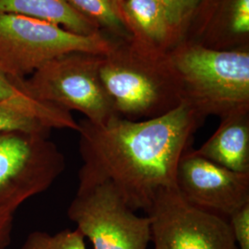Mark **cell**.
<instances>
[{"mask_svg":"<svg viewBox=\"0 0 249 249\" xmlns=\"http://www.w3.org/2000/svg\"><path fill=\"white\" fill-rule=\"evenodd\" d=\"M196 152L227 169L249 174V109L222 117L217 130Z\"/></svg>","mask_w":249,"mask_h":249,"instance_id":"30bf717a","label":"cell"},{"mask_svg":"<svg viewBox=\"0 0 249 249\" xmlns=\"http://www.w3.org/2000/svg\"><path fill=\"white\" fill-rule=\"evenodd\" d=\"M237 249H249V203L228 218Z\"/></svg>","mask_w":249,"mask_h":249,"instance_id":"ac0fdd59","label":"cell"},{"mask_svg":"<svg viewBox=\"0 0 249 249\" xmlns=\"http://www.w3.org/2000/svg\"><path fill=\"white\" fill-rule=\"evenodd\" d=\"M65 167L64 154L49 135L0 132V210L14 213L29 198L51 187Z\"/></svg>","mask_w":249,"mask_h":249,"instance_id":"8992f818","label":"cell"},{"mask_svg":"<svg viewBox=\"0 0 249 249\" xmlns=\"http://www.w3.org/2000/svg\"><path fill=\"white\" fill-rule=\"evenodd\" d=\"M20 249H87L85 237L77 228L65 229L54 234L32 231Z\"/></svg>","mask_w":249,"mask_h":249,"instance_id":"5bb4252c","label":"cell"},{"mask_svg":"<svg viewBox=\"0 0 249 249\" xmlns=\"http://www.w3.org/2000/svg\"><path fill=\"white\" fill-rule=\"evenodd\" d=\"M121 16L137 35L151 43H162L171 27L161 0H124Z\"/></svg>","mask_w":249,"mask_h":249,"instance_id":"4fadbf2b","label":"cell"},{"mask_svg":"<svg viewBox=\"0 0 249 249\" xmlns=\"http://www.w3.org/2000/svg\"><path fill=\"white\" fill-rule=\"evenodd\" d=\"M14 213L0 210V249H7L11 242Z\"/></svg>","mask_w":249,"mask_h":249,"instance_id":"ffe728a7","label":"cell"},{"mask_svg":"<svg viewBox=\"0 0 249 249\" xmlns=\"http://www.w3.org/2000/svg\"><path fill=\"white\" fill-rule=\"evenodd\" d=\"M146 215L152 249H237L228 220L188 204L177 187L160 190Z\"/></svg>","mask_w":249,"mask_h":249,"instance_id":"ba28073f","label":"cell"},{"mask_svg":"<svg viewBox=\"0 0 249 249\" xmlns=\"http://www.w3.org/2000/svg\"><path fill=\"white\" fill-rule=\"evenodd\" d=\"M2 14L45 19L82 36L99 33V27L78 12L68 0H0Z\"/></svg>","mask_w":249,"mask_h":249,"instance_id":"7c38bea8","label":"cell"},{"mask_svg":"<svg viewBox=\"0 0 249 249\" xmlns=\"http://www.w3.org/2000/svg\"><path fill=\"white\" fill-rule=\"evenodd\" d=\"M113 1H114L115 6H116V10L118 11L119 15L121 16V9H122V6H123V4H124V0H113ZM121 18H122V16H121ZM122 19H123V18H122Z\"/></svg>","mask_w":249,"mask_h":249,"instance_id":"44dd1931","label":"cell"},{"mask_svg":"<svg viewBox=\"0 0 249 249\" xmlns=\"http://www.w3.org/2000/svg\"><path fill=\"white\" fill-rule=\"evenodd\" d=\"M74 52L108 56L115 46L100 32L82 36L41 18L0 15V71L9 76L26 79L45 63Z\"/></svg>","mask_w":249,"mask_h":249,"instance_id":"3957f363","label":"cell"},{"mask_svg":"<svg viewBox=\"0 0 249 249\" xmlns=\"http://www.w3.org/2000/svg\"><path fill=\"white\" fill-rule=\"evenodd\" d=\"M68 216L93 249H148L151 221L139 216L107 183L78 187Z\"/></svg>","mask_w":249,"mask_h":249,"instance_id":"52a82bcc","label":"cell"},{"mask_svg":"<svg viewBox=\"0 0 249 249\" xmlns=\"http://www.w3.org/2000/svg\"><path fill=\"white\" fill-rule=\"evenodd\" d=\"M170 27L181 25L193 12L200 0H161Z\"/></svg>","mask_w":249,"mask_h":249,"instance_id":"d6986e66","label":"cell"},{"mask_svg":"<svg viewBox=\"0 0 249 249\" xmlns=\"http://www.w3.org/2000/svg\"><path fill=\"white\" fill-rule=\"evenodd\" d=\"M22 130L49 135L51 129L34 116L13 107L0 105V132Z\"/></svg>","mask_w":249,"mask_h":249,"instance_id":"2e32d148","label":"cell"},{"mask_svg":"<svg viewBox=\"0 0 249 249\" xmlns=\"http://www.w3.org/2000/svg\"><path fill=\"white\" fill-rule=\"evenodd\" d=\"M100 77L117 115L124 118H153L183 102L181 82L169 61L114 53L104 57Z\"/></svg>","mask_w":249,"mask_h":249,"instance_id":"277c9868","label":"cell"},{"mask_svg":"<svg viewBox=\"0 0 249 249\" xmlns=\"http://www.w3.org/2000/svg\"><path fill=\"white\" fill-rule=\"evenodd\" d=\"M81 15L97 26L107 27L111 30H122L124 20L116 10L113 0H68Z\"/></svg>","mask_w":249,"mask_h":249,"instance_id":"9a60e30c","label":"cell"},{"mask_svg":"<svg viewBox=\"0 0 249 249\" xmlns=\"http://www.w3.org/2000/svg\"><path fill=\"white\" fill-rule=\"evenodd\" d=\"M176 186L188 204L227 220L249 203V174L221 166L192 147L178 161Z\"/></svg>","mask_w":249,"mask_h":249,"instance_id":"9c48e42d","label":"cell"},{"mask_svg":"<svg viewBox=\"0 0 249 249\" xmlns=\"http://www.w3.org/2000/svg\"><path fill=\"white\" fill-rule=\"evenodd\" d=\"M104 57L66 53L45 63L23 83L36 98L69 112L78 111L92 124H107L119 116L100 77Z\"/></svg>","mask_w":249,"mask_h":249,"instance_id":"5b68a950","label":"cell"},{"mask_svg":"<svg viewBox=\"0 0 249 249\" xmlns=\"http://www.w3.org/2000/svg\"><path fill=\"white\" fill-rule=\"evenodd\" d=\"M202 120L184 101L153 118L116 116L104 124L83 119L79 187L107 183L134 212L146 213L160 190L177 187L178 161Z\"/></svg>","mask_w":249,"mask_h":249,"instance_id":"6da1fadb","label":"cell"},{"mask_svg":"<svg viewBox=\"0 0 249 249\" xmlns=\"http://www.w3.org/2000/svg\"><path fill=\"white\" fill-rule=\"evenodd\" d=\"M226 25L232 35L245 36L249 32V0H229Z\"/></svg>","mask_w":249,"mask_h":249,"instance_id":"e0dca14e","label":"cell"},{"mask_svg":"<svg viewBox=\"0 0 249 249\" xmlns=\"http://www.w3.org/2000/svg\"><path fill=\"white\" fill-rule=\"evenodd\" d=\"M182 85L183 101L204 119L249 109V53L190 45L168 60Z\"/></svg>","mask_w":249,"mask_h":249,"instance_id":"7a4b0ae2","label":"cell"},{"mask_svg":"<svg viewBox=\"0 0 249 249\" xmlns=\"http://www.w3.org/2000/svg\"><path fill=\"white\" fill-rule=\"evenodd\" d=\"M0 105L13 107L34 116L50 129H71L76 132L80 124L71 112L36 98L26 89L23 79H17L0 71Z\"/></svg>","mask_w":249,"mask_h":249,"instance_id":"8fae6325","label":"cell"}]
</instances>
